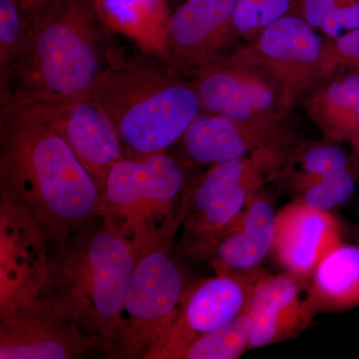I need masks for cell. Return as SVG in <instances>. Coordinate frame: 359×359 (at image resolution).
Masks as SVG:
<instances>
[{"instance_id": "cell-1", "label": "cell", "mask_w": 359, "mask_h": 359, "mask_svg": "<svg viewBox=\"0 0 359 359\" xmlns=\"http://www.w3.org/2000/svg\"><path fill=\"white\" fill-rule=\"evenodd\" d=\"M0 194L41 226L53 250L100 218L101 192L42 104L0 89Z\"/></svg>"}, {"instance_id": "cell-2", "label": "cell", "mask_w": 359, "mask_h": 359, "mask_svg": "<svg viewBox=\"0 0 359 359\" xmlns=\"http://www.w3.org/2000/svg\"><path fill=\"white\" fill-rule=\"evenodd\" d=\"M162 59L114 49L90 95L119 134L127 156L166 152L202 112L190 82Z\"/></svg>"}, {"instance_id": "cell-3", "label": "cell", "mask_w": 359, "mask_h": 359, "mask_svg": "<svg viewBox=\"0 0 359 359\" xmlns=\"http://www.w3.org/2000/svg\"><path fill=\"white\" fill-rule=\"evenodd\" d=\"M28 20L25 50L0 89L45 104L89 93L115 49L94 0H51Z\"/></svg>"}, {"instance_id": "cell-4", "label": "cell", "mask_w": 359, "mask_h": 359, "mask_svg": "<svg viewBox=\"0 0 359 359\" xmlns=\"http://www.w3.org/2000/svg\"><path fill=\"white\" fill-rule=\"evenodd\" d=\"M137 259L104 224L92 222L51 254L42 301L110 355Z\"/></svg>"}, {"instance_id": "cell-5", "label": "cell", "mask_w": 359, "mask_h": 359, "mask_svg": "<svg viewBox=\"0 0 359 359\" xmlns=\"http://www.w3.org/2000/svg\"><path fill=\"white\" fill-rule=\"evenodd\" d=\"M186 173L166 152L125 156L101 193L100 219L137 259L173 240L183 219Z\"/></svg>"}, {"instance_id": "cell-6", "label": "cell", "mask_w": 359, "mask_h": 359, "mask_svg": "<svg viewBox=\"0 0 359 359\" xmlns=\"http://www.w3.org/2000/svg\"><path fill=\"white\" fill-rule=\"evenodd\" d=\"M173 240L137 259L109 358L147 359L176 318L188 292Z\"/></svg>"}, {"instance_id": "cell-7", "label": "cell", "mask_w": 359, "mask_h": 359, "mask_svg": "<svg viewBox=\"0 0 359 359\" xmlns=\"http://www.w3.org/2000/svg\"><path fill=\"white\" fill-rule=\"evenodd\" d=\"M190 82L202 112L238 121L280 123L292 106L282 84L252 49L222 56Z\"/></svg>"}, {"instance_id": "cell-8", "label": "cell", "mask_w": 359, "mask_h": 359, "mask_svg": "<svg viewBox=\"0 0 359 359\" xmlns=\"http://www.w3.org/2000/svg\"><path fill=\"white\" fill-rule=\"evenodd\" d=\"M51 249L37 222L15 201L0 194V318L42 301Z\"/></svg>"}, {"instance_id": "cell-9", "label": "cell", "mask_w": 359, "mask_h": 359, "mask_svg": "<svg viewBox=\"0 0 359 359\" xmlns=\"http://www.w3.org/2000/svg\"><path fill=\"white\" fill-rule=\"evenodd\" d=\"M259 278L252 271L217 273L189 287L173 323L147 359H175L201 337L233 320L247 306Z\"/></svg>"}, {"instance_id": "cell-10", "label": "cell", "mask_w": 359, "mask_h": 359, "mask_svg": "<svg viewBox=\"0 0 359 359\" xmlns=\"http://www.w3.org/2000/svg\"><path fill=\"white\" fill-rule=\"evenodd\" d=\"M237 0H186L168 23L165 62L178 73L195 74L226 55L237 35Z\"/></svg>"}, {"instance_id": "cell-11", "label": "cell", "mask_w": 359, "mask_h": 359, "mask_svg": "<svg viewBox=\"0 0 359 359\" xmlns=\"http://www.w3.org/2000/svg\"><path fill=\"white\" fill-rule=\"evenodd\" d=\"M250 48L282 84L292 103L327 73V47L313 26L297 14L271 23Z\"/></svg>"}, {"instance_id": "cell-12", "label": "cell", "mask_w": 359, "mask_h": 359, "mask_svg": "<svg viewBox=\"0 0 359 359\" xmlns=\"http://www.w3.org/2000/svg\"><path fill=\"white\" fill-rule=\"evenodd\" d=\"M100 341L87 337L43 301L0 318V359L83 358Z\"/></svg>"}, {"instance_id": "cell-13", "label": "cell", "mask_w": 359, "mask_h": 359, "mask_svg": "<svg viewBox=\"0 0 359 359\" xmlns=\"http://www.w3.org/2000/svg\"><path fill=\"white\" fill-rule=\"evenodd\" d=\"M40 104L102 193L111 168L127 156L109 118L90 93L62 102Z\"/></svg>"}, {"instance_id": "cell-14", "label": "cell", "mask_w": 359, "mask_h": 359, "mask_svg": "<svg viewBox=\"0 0 359 359\" xmlns=\"http://www.w3.org/2000/svg\"><path fill=\"white\" fill-rule=\"evenodd\" d=\"M182 141L186 155L194 162L216 165L261 149L287 147L292 138L280 123L238 121L201 112Z\"/></svg>"}, {"instance_id": "cell-15", "label": "cell", "mask_w": 359, "mask_h": 359, "mask_svg": "<svg viewBox=\"0 0 359 359\" xmlns=\"http://www.w3.org/2000/svg\"><path fill=\"white\" fill-rule=\"evenodd\" d=\"M341 231L330 212L299 201L278 212L273 254L287 273L306 282L328 252L341 244Z\"/></svg>"}, {"instance_id": "cell-16", "label": "cell", "mask_w": 359, "mask_h": 359, "mask_svg": "<svg viewBox=\"0 0 359 359\" xmlns=\"http://www.w3.org/2000/svg\"><path fill=\"white\" fill-rule=\"evenodd\" d=\"M247 308L252 318L250 348H259L292 337L309 325L313 313L301 299V282L290 273L261 276Z\"/></svg>"}, {"instance_id": "cell-17", "label": "cell", "mask_w": 359, "mask_h": 359, "mask_svg": "<svg viewBox=\"0 0 359 359\" xmlns=\"http://www.w3.org/2000/svg\"><path fill=\"white\" fill-rule=\"evenodd\" d=\"M278 212L268 200L255 198L212 252L217 273L252 271L273 250Z\"/></svg>"}, {"instance_id": "cell-18", "label": "cell", "mask_w": 359, "mask_h": 359, "mask_svg": "<svg viewBox=\"0 0 359 359\" xmlns=\"http://www.w3.org/2000/svg\"><path fill=\"white\" fill-rule=\"evenodd\" d=\"M97 13L111 33L134 42L144 53L165 61L169 0H94Z\"/></svg>"}, {"instance_id": "cell-19", "label": "cell", "mask_w": 359, "mask_h": 359, "mask_svg": "<svg viewBox=\"0 0 359 359\" xmlns=\"http://www.w3.org/2000/svg\"><path fill=\"white\" fill-rule=\"evenodd\" d=\"M306 299L313 314L359 306V245L339 244L328 252L311 276Z\"/></svg>"}, {"instance_id": "cell-20", "label": "cell", "mask_w": 359, "mask_h": 359, "mask_svg": "<svg viewBox=\"0 0 359 359\" xmlns=\"http://www.w3.org/2000/svg\"><path fill=\"white\" fill-rule=\"evenodd\" d=\"M309 114L334 139L353 140L359 135V74L337 78L316 90L308 102Z\"/></svg>"}, {"instance_id": "cell-21", "label": "cell", "mask_w": 359, "mask_h": 359, "mask_svg": "<svg viewBox=\"0 0 359 359\" xmlns=\"http://www.w3.org/2000/svg\"><path fill=\"white\" fill-rule=\"evenodd\" d=\"M252 318L245 306L242 313L211 334L201 337L175 359H236L249 348Z\"/></svg>"}, {"instance_id": "cell-22", "label": "cell", "mask_w": 359, "mask_h": 359, "mask_svg": "<svg viewBox=\"0 0 359 359\" xmlns=\"http://www.w3.org/2000/svg\"><path fill=\"white\" fill-rule=\"evenodd\" d=\"M29 33L30 22L20 0H0V87L20 60Z\"/></svg>"}, {"instance_id": "cell-23", "label": "cell", "mask_w": 359, "mask_h": 359, "mask_svg": "<svg viewBox=\"0 0 359 359\" xmlns=\"http://www.w3.org/2000/svg\"><path fill=\"white\" fill-rule=\"evenodd\" d=\"M299 0H237L233 27L238 36L252 40L269 25L297 11Z\"/></svg>"}, {"instance_id": "cell-24", "label": "cell", "mask_w": 359, "mask_h": 359, "mask_svg": "<svg viewBox=\"0 0 359 359\" xmlns=\"http://www.w3.org/2000/svg\"><path fill=\"white\" fill-rule=\"evenodd\" d=\"M355 188L353 175L348 169L342 170L304 187L301 201L314 210L330 212L351 199Z\"/></svg>"}, {"instance_id": "cell-25", "label": "cell", "mask_w": 359, "mask_h": 359, "mask_svg": "<svg viewBox=\"0 0 359 359\" xmlns=\"http://www.w3.org/2000/svg\"><path fill=\"white\" fill-rule=\"evenodd\" d=\"M299 156L297 162L301 169L297 177L302 189L316 180L348 169L346 152L334 144H316L304 149Z\"/></svg>"}, {"instance_id": "cell-26", "label": "cell", "mask_w": 359, "mask_h": 359, "mask_svg": "<svg viewBox=\"0 0 359 359\" xmlns=\"http://www.w3.org/2000/svg\"><path fill=\"white\" fill-rule=\"evenodd\" d=\"M342 63L359 68V28L347 32L327 47V71Z\"/></svg>"}, {"instance_id": "cell-27", "label": "cell", "mask_w": 359, "mask_h": 359, "mask_svg": "<svg viewBox=\"0 0 359 359\" xmlns=\"http://www.w3.org/2000/svg\"><path fill=\"white\" fill-rule=\"evenodd\" d=\"M359 28V0L353 4H349L340 8L337 13L325 21L320 28L332 39H339L344 32H351Z\"/></svg>"}, {"instance_id": "cell-28", "label": "cell", "mask_w": 359, "mask_h": 359, "mask_svg": "<svg viewBox=\"0 0 359 359\" xmlns=\"http://www.w3.org/2000/svg\"><path fill=\"white\" fill-rule=\"evenodd\" d=\"M50 1L51 0H20V4L28 20H32Z\"/></svg>"}, {"instance_id": "cell-29", "label": "cell", "mask_w": 359, "mask_h": 359, "mask_svg": "<svg viewBox=\"0 0 359 359\" xmlns=\"http://www.w3.org/2000/svg\"><path fill=\"white\" fill-rule=\"evenodd\" d=\"M186 0H169L170 7H171V11H173L174 9H176L177 7L181 6L183 2H185Z\"/></svg>"}, {"instance_id": "cell-30", "label": "cell", "mask_w": 359, "mask_h": 359, "mask_svg": "<svg viewBox=\"0 0 359 359\" xmlns=\"http://www.w3.org/2000/svg\"><path fill=\"white\" fill-rule=\"evenodd\" d=\"M351 142L353 143L354 148H355L356 151V155H358L359 159V135L358 136H356L355 138H353Z\"/></svg>"}]
</instances>
